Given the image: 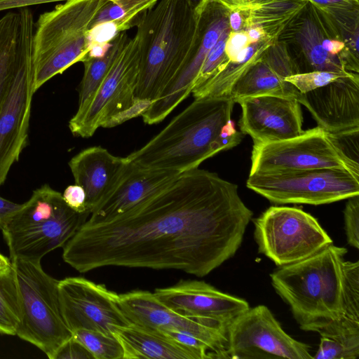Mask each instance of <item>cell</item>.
Returning a JSON list of instances; mask_svg holds the SVG:
<instances>
[{"label": "cell", "instance_id": "14", "mask_svg": "<svg viewBox=\"0 0 359 359\" xmlns=\"http://www.w3.org/2000/svg\"><path fill=\"white\" fill-rule=\"evenodd\" d=\"M118 301L130 323L161 331L191 334L210 346L213 358H226L227 327L222 323L210 318L178 313L149 291L133 290L119 294Z\"/></svg>", "mask_w": 359, "mask_h": 359}, {"label": "cell", "instance_id": "27", "mask_svg": "<svg viewBox=\"0 0 359 359\" xmlns=\"http://www.w3.org/2000/svg\"><path fill=\"white\" fill-rule=\"evenodd\" d=\"M277 40L267 39L250 43L242 50L231 61L224 65L202 85L191 90L195 99L210 97H229L231 88L237 80Z\"/></svg>", "mask_w": 359, "mask_h": 359}, {"label": "cell", "instance_id": "29", "mask_svg": "<svg viewBox=\"0 0 359 359\" xmlns=\"http://www.w3.org/2000/svg\"><path fill=\"white\" fill-rule=\"evenodd\" d=\"M320 336L315 359H357L359 357V322L344 318L327 325Z\"/></svg>", "mask_w": 359, "mask_h": 359}, {"label": "cell", "instance_id": "3", "mask_svg": "<svg viewBox=\"0 0 359 359\" xmlns=\"http://www.w3.org/2000/svg\"><path fill=\"white\" fill-rule=\"evenodd\" d=\"M136 27L140 65L135 99L151 103L187 58L196 32V10L187 0H158Z\"/></svg>", "mask_w": 359, "mask_h": 359}, {"label": "cell", "instance_id": "41", "mask_svg": "<svg viewBox=\"0 0 359 359\" xmlns=\"http://www.w3.org/2000/svg\"><path fill=\"white\" fill-rule=\"evenodd\" d=\"M250 44L246 32L230 31L225 45V53L229 61L234 60L236 56Z\"/></svg>", "mask_w": 359, "mask_h": 359}, {"label": "cell", "instance_id": "40", "mask_svg": "<svg viewBox=\"0 0 359 359\" xmlns=\"http://www.w3.org/2000/svg\"><path fill=\"white\" fill-rule=\"evenodd\" d=\"M62 195L67 205L74 211L81 213L89 212L86 208V192L81 186L76 184L69 185Z\"/></svg>", "mask_w": 359, "mask_h": 359}, {"label": "cell", "instance_id": "33", "mask_svg": "<svg viewBox=\"0 0 359 359\" xmlns=\"http://www.w3.org/2000/svg\"><path fill=\"white\" fill-rule=\"evenodd\" d=\"M72 337L88 349L94 359H123V348L113 334L79 329L72 332Z\"/></svg>", "mask_w": 359, "mask_h": 359}, {"label": "cell", "instance_id": "36", "mask_svg": "<svg viewBox=\"0 0 359 359\" xmlns=\"http://www.w3.org/2000/svg\"><path fill=\"white\" fill-rule=\"evenodd\" d=\"M230 31L229 27L226 28L208 53L194 83L192 90L198 88L215 75L229 60L225 53V45Z\"/></svg>", "mask_w": 359, "mask_h": 359}, {"label": "cell", "instance_id": "16", "mask_svg": "<svg viewBox=\"0 0 359 359\" xmlns=\"http://www.w3.org/2000/svg\"><path fill=\"white\" fill-rule=\"evenodd\" d=\"M325 37L341 40L332 25L308 2L278 39L285 44L297 74L313 71L346 72L338 55L323 49L322 41Z\"/></svg>", "mask_w": 359, "mask_h": 359}, {"label": "cell", "instance_id": "1", "mask_svg": "<svg viewBox=\"0 0 359 359\" xmlns=\"http://www.w3.org/2000/svg\"><path fill=\"white\" fill-rule=\"evenodd\" d=\"M252 215L236 184L194 168L114 218L86 221L63 246L62 258L81 273L122 266L203 277L236 254Z\"/></svg>", "mask_w": 359, "mask_h": 359}, {"label": "cell", "instance_id": "31", "mask_svg": "<svg viewBox=\"0 0 359 359\" xmlns=\"http://www.w3.org/2000/svg\"><path fill=\"white\" fill-rule=\"evenodd\" d=\"M333 25L344 40L359 29V0H306Z\"/></svg>", "mask_w": 359, "mask_h": 359}, {"label": "cell", "instance_id": "6", "mask_svg": "<svg viewBox=\"0 0 359 359\" xmlns=\"http://www.w3.org/2000/svg\"><path fill=\"white\" fill-rule=\"evenodd\" d=\"M107 1L68 0L39 16L34 24L32 43L34 92L55 75L83 61L88 53L90 22Z\"/></svg>", "mask_w": 359, "mask_h": 359}, {"label": "cell", "instance_id": "12", "mask_svg": "<svg viewBox=\"0 0 359 359\" xmlns=\"http://www.w3.org/2000/svg\"><path fill=\"white\" fill-rule=\"evenodd\" d=\"M196 10V32L187 58L173 81L141 116L145 123L161 122L191 93L206 56L229 27L227 10L215 0H204Z\"/></svg>", "mask_w": 359, "mask_h": 359}, {"label": "cell", "instance_id": "37", "mask_svg": "<svg viewBox=\"0 0 359 359\" xmlns=\"http://www.w3.org/2000/svg\"><path fill=\"white\" fill-rule=\"evenodd\" d=\"M352 72H337L331 71H313L298 73L287 76L285 80L292 84L301 93H306L323 87L330 82Z\"/></svg>", "mask_w": 359, "mask_h": 359}, {"label": "cell", "instance_id": "13", "mask_svg": "<svg viewBox=\"0 0 359 359\" xmlns=\"http://www.w3.org/2000/svg\"><path fill=\"white\" fill-rule=\"evenodd\" d=\"M327 168L350 171L328 133L318 126L292 138L254 143L250 173Z\"/></svg>", "mask_w": 359, "mask_h": 359}, {"label": "cell", "instance_id": "35", "mask_svg": "<svg viewBox=\"0 0 359 359\" xmlns=\"http://www.w3.org/2000/svg\"><path fill=\"white\" fill-rule=\"evenodd\" d=\"M328 135L348 170L359 177V127L328 133Z\"/></svg>", "mask_w": 359, "mask_h": 359}, {"label": "cell", "instance_id": "9", "mask_svg": "<svg viewBox=\"0 0 359 359\" xmlns=\"http://www.w3.org/2000/svg\"><path fill=\"white\" fill-rule=\"evenodd\" d=\"M253 223L259 252L278 266L304 259L332 244L318 220L299 208L271 206Z\"/></svg>", "mask_w": 359, "mask_h": 359}, {"label": "cell", "instance_id": "49", "mask_svg": "<svg viewBox=\"0 0 359 359\" xmlns=\"http://www.w3.org/2000/svg\"><path fill=\"white\" fill-rule=\"evenodd\" d=\"M187 1L194 8H196L204 0H187Z\"/></svg>", "mask_w": 359, "mask_h": 359}, {"label": "cell", "instance_id": "4", "mask_svg": "<svg viewBox=\"0 0 359 359\" xmlns=\"http://www.w3.org/2000/svg\"><path fill=\"white\" fill-rule=\"evenodd\" d=\"M346 252L332 243L270 275L274 290L302 330L318 332L343 317L342 265Z\"/></svg>", "mask_w": 359, "mask_h": 359}, {"label": "cell", "instance_id": "8", "mask_svg": "<svg viewBox=\"0 0 359 359\" xmlns=\"http://www.w3.org/2000/svg\"><path fill=\"white\" fill-rule=\"evenodd\" d=\"M246 185L277 204L318 205L359 195V177L338 168L250 173Z\"/></svg>", "mask_w": 359, "mask_h": 359}, {"label": "cell", "instance_id": "44", "mask_svg": "<svg viewBox=\"0 0 359 359\" xmlns=\"http://www.w3.org/2000/svg\"><path fill=\"white\" fill-rule=\"evenodd\" d=\"M322 46L327 53L337 55L345 48V43L339 39L325 37L322 41Z\"/></svg>", "mask_w": 359, "mask_h": 359}, {"label": "cell", "instance_id": "19", "mask_svg": "<svg viewBox=\"0 0 359 359\" xmlns=\"http://www.w3.org/2000/svg\"><path fill=\"white\" fill-rule=\"evenodd\" d=\"M154 294L178 313L212 319L226 327L250 308L245 299L196 280H181L170 287L157 288Z\"/></svg>", "mask_w": 359, "mask_h": 359}, {"label": "cell", "instance_id": "22", "mask_svg": "<svg viewBox=\"0 0 359 359\" xmlns=\"http://www.w3.org/2000/svg\"><path fill=\"white\" fill-rule=\"evenodd\" d=\"M297 74L285 44L277 40L263 56L234 83L229 97L237 102L242 99L264 95H278L302 101L301 93L287 76Z\"/></svg>", "mask_w": 359, "mask_h": 359}, {"label": "cell", "instance_id": "28", "mask_svg": "<svg viewBox=\"0 0 359 359\" xmlns=\"http://www.w3.org/2000/svg\"><path fill=\"white\" fill-rule=\"evenodd\" d=\"M307 3L306 0H255L244 11H240L244 18V30L258 26L268 38L278 40Z\"/></svg>", "mask_w": 359, "mask_h": 359}, {"label": "cell", "instance_id": "45", "mask_svg": "<svg viewBox=\"0 0 359 359\" xmlns=\"http://www.w3.org/2000/svg\"><path fill=\"white\" fill-rule=\"evenodd\" d=\"M228 11V24L231 32H238L244 30L245 22L244 18L240 11Z\"/></svg>", "mask_w": 359, "mask_h": 359}, {"label": "cell", "instance_id": "23", "mask_svg": "<svg viewBox=\"0 0 359 359\" xmlns=\"http://www.w3.org/2000/svg\"><path fill=\"white\" fill-rule=\"evenodd\" d=\"M126 163V157L116 156L100 146L85 149L71 158L69 168L75 184L86 192V208L90 214L111 189Z\"/></svg>", "mask_w": 359, "mask_h": 359}, {"label": "cell", "instance_id": "43", "mask_svg": "<svg viewBox=\"0 0 359 359\" xmlns=\"http://www.w3.org/2000/svg\"><path fill=\"white\" fill-rule=\"evenodd\" d=\"M21 206L22 204L13 203L0 196V229Z\"/></svg>", "mask_w": 359, "mask_h": 359}, {"label": "cell", "instance_id": "15", "mask_svg": "<svg viewBox=\"0 0 359 359\" xmlns=\"http://www.w3.org/2000/svg\"><path fill=\"white\" fill-rule=\"evenodd\" d=\"M62 316L73 332L79 329L112 335L113 328L130 323L122 311L119 294L83 277L58 282Z\"/></svg>", "mask_w": 359, "mask_h": 359}, {"label": "cell", "instance_id": "25", "mask_svg": "<svg viewBox=\"0 0 359 359\" xmlns=\"http://www.w3.org/2000/svg\"><path fill=\"white\" fill-rule=\"evenodd\" d=\"M113 336L123 351V359H208V355L182 344L161 331L130 323L116 326Z\"/></svg>", "mask_w": 359, "mask_h": 359}, {"label": "cell", "instance_id": "48", "mask_svg": "<svg viewBox=\"0 0 359 359\" xmlns=\"http://www.w3.org/2000/svg\"><path fill=\"white\" fill-rule=\"evenodd\" d=\"M12 266L11 260L0 252V271L10 268Z\"/></svg>", "mask_w": 359, "mask_h": 359}, {"label": "cell", "instance_id": "17", "mask_svg": "<svg viewBox=\"0 0 359 359\" xmlns=\"http://www.w3.org/2000/svg\"><path fill=\"white\" fill-rule=\"evenodd\" d=\"M32 54L17 72L0 109V186L27 143L34 94Z\"/></svg>", "mask_w": 359, "mask_h": 359}, {"label": "cell", "instance_id": "20", "mask_svg": "<svg viewBox=\"0 0 359 359\" xmlns=\"http://www.w3.org/2000/svg\"><path fill=\"white\" fill-rule=\"evenodd\" d=\"M181 173L141 168L127 159L118 178L87 221L103 222L129 210L169 186Z\"/></svg>", "mask_w": 359, "mask_h": 359}, {"label": "cell", "instance_id": "21", "mask_svg": "<svg viewBox=\"0 0 359 359\" xmlns=\"http://www.w3.org/2000/svg\"><path fill=\"white\" fill-rule=\"evenodd\" d=\"M304 105L318 126L327 133L359 127V75L351 73L302 93Z\"/></svg>", "mask_w": 359, "mask_h": 359}, {"label": "cell", "instance_id": "46", "mask_svg": "<svg viewBox=\"0 0 359 359\" xmlns=\"http://www.w3.org/2000/svg\"><path fill=\"white\" fill-rule=\"evenodd\" d=\"M227 11H243L255 0H215Z\"/></svg>", "mask_w": 359, "mask_h": 359}, {"label": "cell", "instance_id": "10", "mask_svg": "<svg viewBox=\"0 0 359 359\" xmlns=\"http://www.w3.org/2000/svg\"><path fill=\"white\" fill-rule=\"evenodd\" d=\"M140 65L136 34L120 48L107 75L86 109L69 122L74 136L88 138L100 128L119 125L121 117L135 104Z\"/></svg>", "mask_w": 359, "mask_h": 359}, {"label": "cell", "instance_id": "30", "mask_svg": "<svg viewBox=\"0 0 359 359\" xmlns=\"http://www.w3.org/2000/svg\"><path fill=\"white\" fill-rule=\"evenodd\" d=\"M130 36L126 32L119 33L110 43L105 53L99 57H86L84 73L79 86V107L76 113L88 106L107 75L120 48Z\"/></svg>", "mask_w": 359, "mask_h": 359}, {"label": "cell", "instance_id": "26", "mask_svg": "<svg viewBox=\"0 0 359 359\" xmlns=\"http://www.w3.org/2000/svg\"><path fill=\"white\" fill-rule=\"evenodd\" d=\"M158 1L107 0L90 22L89 50L106 49L119 33L136 26L141 15Z\"/></svg>", "mask_w": 359, "mask_h": 359}, {"label": "cell", "instance_id": "18", "mask_svg": "<svg viewBox=\"0 0 359 359\" xmlns=\"http://www.w3.org/2000/svg\"><path fill=\"white\" fill-rule=\"evenodd\" d=\"M242 109L241 132L254 143L287 140L303 133L300 103L294 98L264 95L238 102Z\"/></svg>", "mask_w": 359, "mask_h": 359}, {"label": "cell", "instance_id": "34", "mask_svg": "<svg viewBox=\"0 0 359 359\" xmlns=\"http://www.w3.org/2000/svg\"><path fill=\"white\" fill-rule=\"evenodd\" d=\"M341 318L359 322V262L344 261L342 265Z\"/></svg>", "mask_w": 359, "mask_h": 359}, {"label": "cell", "instance_id": "2", "mask_svg": "<svg viewBox=\"0 0 359 359\" xmlns=\"http://www.w3.org/2000/svg\"><path fill=\"white\" fill-rule=\"evenodd\" d=\"M230 97L196 98L157 135L126 158L141 168L183 172L241 143Z\"/></svg>", "mask_w": 359, "mask_h": 359}, {"label": "cell", "instance_id": "11", "mask_svg": "<svg viewBox=\"0 0 359 359\" xmlns=\"http://www.w3.org/2000/svg\"><path fill=\"white\" fill-rule=\"evenodd\" d=\"M226 358L311 359L310 346L287 334L264 305L249 308L227 327Z\"/></svg>", "mask_w": 359, "mask_h": 359}, {"label": "cell", "instance_id": "38", "mask_svg": "<svg viewBox=\"0 0 359 359\" xmlns=\"http://www.w3.org/2000/svg\"><path fill=\"white\" fill-rule=\"evenodd\" d=\"M344 210V228L347 243L359 248V195L350 197Z\"/></svg>", "mask_w": 359, "mask_h": 359}, {"label": "cell", "instance_id": "24", "mask_svg": "<svg viewBox=\"0 0 359 359\" xmlns=\"http://www.w3.org/2000/svg\"><path fill=\"white\" fill-rule=\"evenodd\" d=\"M34 27L27 8L0 19V109L20 66L32 54Z\"/></svg>", "mask_w": 359, "mask_h": 359}, {"label": "cell", "instance_id": "42", "mask_svg": "<svg viewBox=\"0 0 359 359\" xmlns=\"http://www.w3.org/2000/svg\"><path fill=\"white\" fill-rule=\"evenodd\" d=\"M60 1L68 0H0V11Z\"/></svg>", "mask_w": 359, "mask_h": 359}, {"label": "cell", "instance_id": "39", "mask_svg": "<svg viewBox=\"0 0 359 359\" xmlns=\"http://www.w3.org/2000/svg\"><path fill=\"white\" fill-rule=\"evenodd\" d=\"M53 359H94L92 354L78 340L72 337L56 351Z\"/></svg>", "mask_w": 359, "mask_h": 359}, {"label": "cell", "instance_id": "5", "mask_svg": "<svg viewBox=\"0 0 359 359\" xmlns=\"http://www.w3.org/2000/svg\"><path fill=\"white\" fill-rule=\"evenodd\" d=\"M90 215L72 210L49 185L41 186L1 229L10 259L41 262L48 253L63 248Z\"/></svg>", "mask_w": 359, "mask_h": 359}, {"label": "cell", "instance_id": "32", "mask_svg": "<svg viewBox=\"0 0 359 359\" xmlns=\"http://www.w3.org/2000/svg\"><path fill=\"white\" fill-rule=\"evenodd\" d=\"M20 316L18 283L11 266L0 271V333L16 335Z\"/></svg>", "mask_w": 359, "mask_h": 359}, {"label": "cell", "instance_id": "47", "mask_svg": "<svg viewBox=\"0 0 359 359\" xmlns=\"http://www.w3.org/2000/svg\"><path fill=\"white\" fill-rule=\"evenodd\" d=\"M245 31L246 32L250 43H254L262 40L269 39L266 36L264 29L258 26L248 27Z\"/></svg>", "mask_w": 359, "mask_h": 359}, {"label": "cell", "instance_id": "7", "mask_svg": "<svg viewBox=\"0 0 359 359\" xmlns=\"http://www.w3.org/2000/svg\"><path fill=\"white\" fill-rule=\"evenodd\" d=\"M11 263L21 313L16 335L53 359L57 349L72 337L62 316L59 280L47 274L41 262L15 259Z\"/></svg>", "mask_w": 359, "mask_h": 359}]
</instances>
